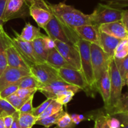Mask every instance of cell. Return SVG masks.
I'll return each instance as SVG.
<instances>
[{"instance_id": "cell-1", "label": "cell", "mask_w": 128, "mask_h": 128, "mask_svg": "<svg viewBox=\"0 0 128 128\" xmlns=\"http://www.w3.org/2000/svg\"><path fill=\"white\" fill-rule=\"evenodd\" d=\"M48 5L51 13L70 28L74 30L78 26L91 24L90 15H86L65 3Z\"/></svg>"}, {"instance_id": "cell-2", "label": "cell", "mask_w": 128, "mask_h": 128, "mask_svg": "<svg viewBox=\"0 0 128 128\" xmlns=\"http://www.w3.org/2000/svg\"><path fill=\"white\" fill-rule=\"evenodd\" d=\"M44 31L48 34V36L52 40H59L68 45L78 47V44L80 38L74 30L62 23L53 14L51 20L44 28Z\"/></svg>"}, {"instance_id": "cell-3", "label": "cell", "mask_w": 128, "mask_h": 128, "mask_svg": "<svg viewBox=\"0 0 128 128\" xmlns=\"http://www.w3.org/2000/svg\"><path fill=\"white\" fill-rule=\"evenodd\" d=\"M123 10L106 4L98 3L93 12L90 15L91 24L96 25L121 21Z\"/></svg>"}, {"instance_id": "cell-4", "label": "cell", "mask_w": 128, "mask_h": 128, "mask_svg": "<svg viewBox=\"0 0 128 128\" xmlns=\"http://www.w3.org/2000/svg\"><path fill=\"white\" fill-rule=\"evenodd\" d=\"M58 74L63 81L73 86L81 89L88 97H95L97 90L91 87L85 80L81 70L70 68H61L58 69Z\"/></svg>"}, {"instance_id": "cell-5", "label": "cell", "mask_w": 128, "mask_h": 128, "mask_svg": "<svg viewBox=\"0 0 128 128\" xmlns=\"http://www.w3.org/2000/svg\"><path fill=\"white\" fill-rule=\"evenodd\" d=\"M81 57V72L88 84L98 91L91 58V43L80 39L78 44Z\"/></svg>"}, {"instance_id": "cell-6", "label": "cell", "mask_w": 128, "mask_h": 128, "mask_svg": "<svg viewBox=\"0 0 128 128\" xmlns=\"http://www.w3.org/2000/svg\"><path fill=\"white\" fill-rule=\"evenodd\" d=\"M110 74L111 80V94L110 102L107 109H104L108 114L117 105L122 95V87L124 86L122 77L116 66L114 58L111 59L110 61Z\"/></svg>"}, {"instance_id": "cell-7", "label": "cell", "mask_w": 128, "mask_h": 128, "mask_svg": "<svg viewBox=\"0 0 128 128\" xmlns=\"http://www.w3.org/2000/svg\"><path fill=\"white\" fill-rule=\"evenodd\" d=\"M91 58L96 84L102 73L110 67L111 59L98 45L91 43Z\"/></svg>"}, {"instance_id": "cell-8", "label": "cell", "mask_w": 128, "mask_h": 128, "mask_svg": "<svg viewBox=\"0 0 128 128\" xmlns=\"http://www.w3.org/2000/svg\"><path fill=\"white\" fill-rule=\"evenodd\" d=\"M30 73L41 85L62 80L59 75L58 70L46 62L32 65L30 67Z\"/></svg>"}, {"instance_id": "cell-9", "label": "cell", "mask_w": 128, "mask_h": 128, "mask_svg": "<svg viewBox=\"0 0 128 128\" xmlns=\"http://www.w3.org/2000/svg\"><path fill=\"white\" fill-rule=\"evenodd\" d=\"M30 16V8L24 0H7L2 15L3 23L16 18H25Z\"/></svg>"}, {"instance_id": "cell-10", "label": "cell", "mask_w": 128, "mask_h": 128, "mask_svg": "<svg viewBox=\"0 0 128 128\" xmlns=\"http://www.w3.org/2000/svg\"><path fill=\"white\" fill-rule=\"evenodd\" d=\"M54 42L56 48L68 63L72 69L81 70V57L78 47L68 45L59 40H54Z\"/></svg>"}, {"instance_id": "cell-11", "label": "cell", "mask_w": 128, "mask_h": 128, "mask_svg": "<svg viewBox=\"0 0 128 128\" xmlns=\"http://www.w3.org/2000/svg\"><path fill=\"white\" fill-rule=\"evenodd\" d=\"M47 98L56 99V97L64 91H72L75 94L81 91V89L76 86L68 84L63 80L55 81L47 85H42L38 90Z\"/></svg>"}, {"instance_id": "cell-12", "label": "cell", "mask_w": 128, "mask_h": 128, "mask_svg": "<svg viewBox=\"0 0 128 128\" xmlns=\"http://www.w3.org/2000/svg\"><path fill=\"white\" fill-rule=\"evenodd\" d=\"M13 32L15 33V36L11 38L12 43L30 67L34 64L41 63L35 54L31 42L22 40L19 36V34L14 30H13Z\"/></svg>"}, {"instance_id": "cell-13", "label": "cell", "mask_w": 128, "mask_h": 128, "mask_svg": "<svg viewBox=\"0 0 128 128\" xmlns=\"http://www.w3.org/2000/svg\"><path fill=\"white\" fill-rule=\"evenodd\" d=\"M31 75V73L8 65L0 75V92L6 87L17 83L22 78Z\"/></svg>"}, {"instance_id": "cell-14", "label": "cell", "mask_w": 128, "mask_h": 128, "mask_svg": "<svg viewBox=\"0 0 128 128\" xmlns=\"http://www.w3.org/2000/svg\"><path fill=\"white\" fill-rule=\"evenodd\" d=\"M6 56L8 66L30 72V65L14 45L12 40L6 48Z\"/></svg>"}, {"instance_id": "cell-15", "label": "cell", "mask_w": 128, "mask_h": 128, "mask_svg": "<svg viewBox=\"0 0 128 128\" xmlns=\"http://www.w3.org/2000/svg\"><path fill=\"white\" fill-rule=\"evenodd\" d=\"M74 30L80 39L100 46V31L98 25L88 24L76 27Z\"/></svg>"}, {"instance_id": "cell-16", "label": "cell", "mask_w": 128, "mask_h": 128, "mask_svg": "<svg viewBox=\"0 0 128 128\" xmlns=\"http://www.w3.org/2000/svg\"><path fill=\"white\" fill-rule=\"evenodd\" d=\"M98 92L102 97L104 102V109H107L109 105L111 94V80H110V67L105 70L96 83Z\"/></svg>"}, {"instance_id": "cell-17", "label": "cell", "mask_w": 128, "mask_h": 128, "mask_svg": "<svg viewBox=\"0 0 128 128\" xmlns=\"http://www.w3.org/2000/svg\"><path fill=\"white\" fill-rule=\"evenodd\" d=\"M99 30L121 40L128 37V32L121 21L100 25Z\"/></svg>"}, {"instance_id": "cell-18", "label": "cell", "mask_w": 128, "mask_h": 128, "mask_svg": "<svg viewBox=\"0 0 128 128\" xmlns=\"http://www.w3.org/2000/svg\"><path fill=\"white\" fill-rule=\"evenodd\" d=\"M30 15L39 27L44 30L52 16V13L50 10H46L35 5L30 7Z\"/></svg>"}, {"instance_id": "cell-19", "label": "cell", "mask_w": 128, "mask_h": 128, "mask_svg": "<svg viewBox=\"0 0 128 128\" xmlns=\"http://www.w3.org/2000/svg\"><path fill=\"white\" fill-rule=\"evenodd\" d=\"M100 47L111 58H113L114 56L115 50L121 41V39L100 31Z\"/></svg>"}, {"instance_id": "cell-20", "label": "cell", "mask_w": 128, "mask_h": 128, "mask_svg": "<svg viewBox=\"0 0 128 128\" xmlns=\"http://www.w3.org/2000/svg\"><path fill=\"white\" fill-rule=\"evenodd\" d=\"M11 42V37L4 30L3 26L0 25V75L8 66L6 48Z\"/></svg>"}, {"instance_id": "cell-21", "label": "cell", "mask_w": 128, "mask_h": 128, "mask_svg": "<svg viewBox=\"0 0 128 128\" xmlns=\"http://www.w3.org/2000/svg\"><path fill=\"white\" fill-rule=\"evenodd\" d=\"M46 62L54 69H58L61 68H70L72 69L67 61L64 60L62 55L58 51L56 48L50 50L48 51L47 59Z\"/></svg>"}, {"instance_id": "cell-22", "label": "cell", "mask_w": 128, "mask_h": 128, "mask_svg": "<svg viewBox=\"0 0 128 128\" xmlns=\"http://www.w3.org/2000/svg\"><path fill=\"white\" fill-rule=\"evenodd\" d=\"M42 35V33L40 31V28L36 27L28 22L26 23L19 36L24 41L31 42L37 38L41 36Z\"/></svg>"}, {"instance_id": "cell-23", "label": "cell", "mask_w": 128, "mask_h": 128, "mask_svg": "<svg viewBox=\"0 0 128 128\" xmlns=\"http://www.w3.org/2000/svg\"><path fill=\"white\" fill-rule=\"evenodd\" d=\"M42 36V35H41ZM32 47L35 54L41 63L46 62L47 59L48 50L45 47L44 43L41 36L37 38L36 39L31 41Z\"/></svg>"}, {"instance_id": "cell-24", "label": "cell", "mask_w": 128, "mask_h": 128, "mask_svg": "<svg viewBox=\"0 0 128 128\" xmlns=\"http://www.w3.org/2000/svg\"><path fill=\"white\" fill-rule=\"evenodd\" d=\"M88 119H91L94 120L95 128H110L106 120V112L104 109H98L88 114Z\"/></svg>"}, {"instance_id": "cell-25", "label": "cell", "mask_w": 128, "mask_h": 128, "mask_svg": "<svg viewBox=\"0 0 128 128\" xmlns=\"http://www.w3.org/2000/svg\"><path fill=\"white\" fill-rule=\"evenodd\" d=\"M37 120L38 117L31 113H21L19 112L18 121L21 128H32L36 124Z\"/></svg>"}, {"instance_id": "cell-26", "label": "cell", "mask_w": 128, "mask_h": 128, "mask_svg": "<svg viewBox=\"0 0 128 128\" xmlns=\"http://www.w3.org/2000/svg\"><path fill=\"white\" fill-rule=\"evenodd\" d=\"M65 113V111L63 109L60 110V111L58 112L55 113V114H52V115H50L48 117L43 118V119H39L36 122V124H38V125H43L44 127L49 128L51 126H52L54 124H56L58 119L63 115Z\"/></svg>"}, {"instance_id": "cell-27", "label": "cell", "mask_w": 128, "mask_h": 128, "mask_svg": "<svg viewBox=\"0 0 128 128\" xmlns=\"http://www.w3.org/2000/svg\"><path fill=\"white\" fill-rule=\"evenodd\" d=\"M120 113H128V92L123 95L122 94L117 105L108 113V114L113 115Z\"/></svg>"}, {"instance_id": "cell-28", "label": "cell", "mask_w": 128, "mask_h": 128, "mask_svg": "<svg viewBox=\"0 0 128 128\" xmlns=\"http://www.w3.org/2000/svg\"><path fill=\"white\" fill-rule=\"evenodd\" d=\"M62 109H63V105L60 104L55 99H53L50 104V105L46 107V109L38 117V120L52 115V114L59 112Z\"/></svg>"}, {"instance_id": "cell-29", "label": "cell", "mask_w": 128, "mask_h": 128, "mask_svg": "<svg viewBox=\"0 0 128 128\" xmlns=\"http://www.w3.org/2000/svg\"><path fill=\"white\" fill-rule=\"evenodd\" d=\"M41 84L31 75L22 78L20 82L19 89H36L38 90Z\"/></svg>"}, {"instance_id": "cell-30", "label": "cell", "mask_w": 128, "mask_h": 128, "mask_svg": "<svg viewBox=\"0 0 128 128\" xmlns=\"http://www.w3.org/2000/svg\"><path fill=\"white\" fill-rule=\"evenodd\" d=\"M56 125V128H74L76 125L72 122L70 114L66 112L58 119Z\"/></svg>"}, {"instance_id": "cell-31", "label": "cell", "mask_w": 128, "mask_h": 128, "mask_svg": "<svg viewBox=\"0 0 128 128\" xmlns=\"http://www.w3.org/2000/svg\"><path fill=\"white\" fill-rule=\"evenodd\" d=\"M16 109L6 100L0 97V117H4L8 115H12Z\"/></svg>"}, {"instance_id": "cell-32", "label": "cell", "mask_w": 128, "mask_h": 128, "mask_svg": "<svg viewBox=\"0 0 128 128\" xmlns=\"http://www.w3.org/2000/svg\"><path fill=\"white\" fill-rule=\"evenodd\" d=\"M116 66L118 69L121 77H122L123 85L124 86V79L126 73L128 72V55L122 59L114 58Z\"/></svg>"}, {"instance_id": "cell-33", "label": "cell", "mask_w": 128, "mask_h": 128, "mask_svg": "<svg viewBox=\"0 0 128 128\" xmlns=\"http://www.w3.org/2000/svg\"><path fill=\"white\" fill-rule=\"evenodd\" d=\"M6 100L16 109V110H18L24 104V103L28 99H21L20 97L18 96L16 94H13L12 95H10L8 97H6Z\"/></svg>"}, {"instance_id": "cell-34", "label": "cell", "mask_w": 128, "mask_h": 128, "mask_svg": "<svg viewBox=\"0 0 128 128\" xmlns=\"http://www.w3.org/2000/svg\"><path fill=\"white\" fill-rule=\"evenodd\" d=\"M74 95L75 93L72 91H64L60 93L54 99L61 105L66 106L72 100Z\"/></svg>"}, {"instance_id": "cell-35", "label": "cell", "mask_w": 128, "mask_h": 128, "mask_svg": "<svg viewBox=\"0 0 128 128\" xmlns=\"http://www.w3.org/2000/svg\"><path fill=\"white\" fill-rule=\"evenodd\" d=\"M22 79H21V80H22ZM21 80H20V81L18 82L17 83H15V84H12V85H9V86L6 87L4 88L3 90H1V91L0 92V97L2 98V99H5L6 97L10 96V95H12V94H15L16 92L18 90L20 82L21 81Z\"/></svg>"}, {"instance_id": "cell-36", "label": "cell", "mask_w": 128, "mask_h": 128, "mask_svg": "<svg viewBox=\"0 0 128 128\" xmlns=\"http://www.w3.org/2000/svg\"><path fill=\"white\" fill-rule=\"evenodd\" d=\"M37 90L36 89H18L15 94L21 99H29L31 95H34Z\"/></svg>"}, {"instance_id": "cell-37", "label": "cell", "mask_w": 128, "mask_h": 128, "mask_svg": "<svg viewBox=\"0 0 128 128\" xmlns=\"http://www.w3.org/2000/svg\"><path fill=\"white\" fill-rule=\"evenodd\" d=\"M34 95H32L24 103L23 105L21 107L18 111L21 113H31L32 114L33 111V107H32V100H33Z\"/></svg>"}, {"instance_id": "cell-38", "label": "cell", "mask_w": 128, "mask_h": 128, "mask_svg": "<svg viewBox=\"0 0 128 128\" xmlns=\"http://www.w3.org/2000/svg\"><path fill=\"white\" fill-rule=\"evenodd\" d=\"M101 1L106 5L118 8L128 7V0H101Z\"/></svg>"}, {"instance_id": "cell-39", "label": "cell", "mask_w": 128, "mask_h": 128, "mask_svg": "<svg viewBox=\"0 0 128 128\" xmlns=\"http://www.w3.org/2000/svg\"><path fill=\"white\" fill-rule=\"evenodd\" d=\"M53 99H52V98H47V99L44 102H43L42 104H40L39 106L34 108L32 114H33L35 116L38 117L46 109V107L50 105V104L52 102Z\"/></svg>"}, {"instance_id": "cell-40", "label": "cell", "mask_w": 128, "mask_h": 128, "mask_svg": "<svg viewBox=\"0 0 128 128\" xmlns=\"http://www.w3.org/2000/svg\"><path fill=\"white\" fill-rule=\"evenodd\" d=\"M106 120H107V124L110 128L121 127V122L119 120L118 118L116 117L114 115H109L106 113Z\"/></svg>"}, {"instance_id": "cell-41", "label": "cell", "mask_w": 128, "mask_h": 128, "mask_svg": "<svg viewBox=\"0 0 128 128\" xmlns=\"http://www.w3.org/2000/svg\"><path fill=\"white\" fill-rule=\"evenodd\" d=\"M24 1L29 8L35 5L46 10H50L48 5L44 0H24Z\"/></svg>"}, {"instance_id": "cell-42", "label": "cell", "mask_w": 128, "mask_h": 128, "mask_svg": "<svg viewBox=\"0 0 128 128\" xmlns=\"http://www.w3.org/2000/svg\"><path fill=\"white\" fill-rule=\"evenodd\" d=\"M41 37H42V40H43L44 41L45 47H46V48L47 49L48 51L54 48H56L54 40H52L51 38H50V36H48V35H43V34L42 35Z\"/></svg>"}, {"instance_id": "cell-43", "label": "cell", "mask_w": 128, "mask_h": 128, "mask_svg": "<svg viewBox=\"0 0 128 128\" xmlns=\"http://www.w3.org/2000/svg\"><path fill=\"white\" fill-rule=\"evenodd\" d=\"M113 115L118 118L121 122L120 128H128V113H120Z\"/></svg>"}, {"instance_id": "cell-44", "label": "cell", "mask_w": 128, "mask_h": 128, "mask_svg": "<svg viewBox=\"0 0 128 128\" xmlns=\"http://www.w3.org/2000/svg\"><path fill=\"white\" fill-rule=\"evenodd\" d=\"M128 50V37L124 39H122L121 40L120 43L116 47L115 50V53H117L118 51H121V50Z\"/></svg>"}, {"instance_id": "cell-45", "label": "cell", "mask_w": 128, "mask_h": 128, "mask_svg": "<svg viewBox=\"0 0 128 128\" xmlns=\"http://www.w3.org/2000/svg\"><path fill=\"white\" fill-rule=\"evenodd\" d=\"M121 21L128 32V10L122 11Z\"/></svg>"}, {"instance_id": "cell-46", "label": "cell", "mask_w": 128, "mask_h": 128, "mask_svg": "<svg viewBox=\"0 0 128 128\" xmlns=\"http://www.w3.org/2000/svg\"><path fill=\"white\" fill-rule=\"evenodd\" d=\"M13 120H14L13 115H8L4 117L3 120H4V123L5 127L11 128L12 122H13Z\"/></svg>"}, {"instance_id": "cell-47", "label": "cell", "mask_w": 128, "mask_h": 128, "mask_svg": "<svg viewBox=\"0 0 128 128\" xmlns=\"http://www.w3.org/2000/svg\"><path fill=\"white\" fill-rule=\"evenodd\" d=\"M6 1L7 0H0V25H2V26H3L4 23L2 22V18L4 11L5 7H6Z\"/></svg>"}, {"instance_id": "cell-48", "label": "cell", "mask_w": 128, "mask_h": 128, "mask_svg": "<svg viewBox=\"0 0 128 128\" xmlns=\"http://www.w3.org/2000/svg\"><path fill=\"white\" fill-rule=\"evenodd\" d=\"M13 122H12V125H11V128H21L20 127V124H19L18 121V117H19V112L18 110H16L13 114Z\"/></svg>"}, {"instance_id": "cell-49", "label": "cell", "mask_w": 128, "mask_h": 128, "mask_svg": "<svg viewBox=\"0 0 128 128\" xmlns=\"http://www.w3.org/2000/svg\"><path fill=\"white\" fill-rule=\"evenodd\" d=\"M70 116H71V119H72V122H73L76 125H78V124L81 122L80 119H79L78 114H71V115H70Z\"/></svg>"}, {"instance_id": "cell-50", "label": "cell", "mask_w": 128, "mask_h": 128, "mask_svg": "<svg viewBox=\"0 0 128 128\" xmlns=\"http://www.w3.org/2000/svg\"><path fill=\"white\" fill-rule=\"evenodd\" d=\"M0 128H6L4 123L3 117H0Z\"/></svg>"}, {"instance_id": "cell-51", "label": "cell", "mask_w": 128, "mask_h": 128, "mask_svg": "<svg viewBox=\"0 0 128 128\" xmlns=\"http://www.w3.org/2000/svg\"><path fill=\"white\" fill-rule=\"evenodd\" d=\"M127 85L128 86V72L126 73V76H125V79H124V85Z\"/></svg>"}, {"instance_id": "cell-52", "label": "cell", "mask_w": 128, "mask_h": 128, "mask_svg": "<svg viewBox=\"0 0 128 128\" xmlns=\"http://www.w3.org/2000/svg\"><path fill=\"white\" fill-rule=\"evenodd\" d=\"M42 128H46V127H42Z\"/></svg>"}, {"instance_id": "cell-53", "label": "cell", "mask_w": 128, "mask_h": 128, "mask_svg": "<svg viewBox=\"0 0 128 128\" xmlns=\"http://www.w3.org/2000/svg\"><path fill=\"white\" fill-rule=\"evenodd\" d=\"M92 128H95V127H92Z\"/></svg>"}]
</instances>
